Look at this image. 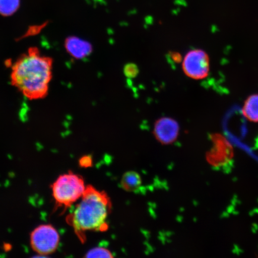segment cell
<instances>
[{"label":"cell","instance_id":"cell-1","mask_svg":"<svg viewBox=\"0 0 258 258\" xmlns=\"http://www.w3.org/2000/svg\"><path fill=\"white\" fill-rule=\"evenodd\" d=\"M53 63L52 58L42 54L39 48H29L12 66V85L31 101L44 98L52 79Z\"/></svg>","mask_w":258,"mask_h":258},{"label":"cell","instance_id":"cell-2","mask_svg":"<svg viewBox=\"0 0 258 258\" xmlns=\"http://www.w3.org/2000/svg\"><path fill=\"white\" fill-rule=\"evenodd\" d=\"M111 208L107 194L93 186H87L76 209L68 216V224L72 226L80 241L84 242L88 232L108 230L107 220Z\"/></svg>","mask_w":258,"mask_h":258},{"label":"cell","instance_id":"cell-3","mask_svg":"<svg viewBox=\"0 0 258 258\" xmlns=\"http://www.w3.org/2000/svg\"><path fill=\"white\" fill-rule=\"evenodd\" d=\"M86 186L83 177L73 172L60 175L51 186L56 208H70L82 198Z\"/></svg>","mask_w":258,"mask_h":258},{"label":"cell","instance_id":"cell-4","mask_svg":"<svg viewBox=\"0 0 258 258\" xmlns=\"http://www.w3.org/2000/svg\"><path fill=\"white\" fill-rule=\"evenodd\" d=\"M211 146L206 154V160L212 168L226 170L234 161V149L230 141L221 134H212Z\"/></svg>","mask_w":258,"mask_h":258},{"label":"cell","instance_id":"cell-5","mask_svg":"<svg viewBox=\"0 0 258 258\" xmlns=\"http://www.w3.org/2000/svg\"><path fill=\"white\" fill-rule=\"evenodd\" d=\"M182 69L186 77L195 80L207 79L211 72L209 54L201 48H194L182 58Z\"/></svg>","mask_w":258,"mask_h":258},{"label":"cell","instance_id":"cell-6","mask_svg":"<svg viewBox=\"0 0 258 258\" xmlns=\"http://www.w3.org/2000/svg\"><path fill=\"white\" fill-rule=\"evenodd\" d=\"M60 235L56 229L50 224H43L35 228L30 235L32 249L41 255H48L59 246Z\"/></svg>","mask_w":258,"mask_h":258},{"label":"cell","instance_id":"cell-7","mask_svg":"<svg viewBox=\"0 0 258 258\" xmlns=\"http://www.w3.org/2000/svg\"><path fill=\"white\" fill-rule=\"evenodd\" d=\"M178 122L172 118L163 117L155 122L153 134L156 140L163 145L172 144L179 137Z\"/></svg>","mask_w":258,"mask_h":258},{"label":"cell","instance_id":"cell-8","mask_svg":"<svg viewBox=\"0 0 258 258\" xmlns=\"http://www.w3.org/2000/svg\"><path fill=\"white\" fill-rule=\"evenodd\" d=\"M64 47L71 56L77 59L88 57L93 49L92 44L89 42L77 37L67 38L64 41Z\"/></svg>","mask_w":258,"mask_h":258},{"label":"cell","instance_id":"cell-9","mask_svg":"<svg viewBox=\"0 0 258 258\" xmlns=\"http://www.w3.org/2000/svg\"><path fill=\"white\" fill-rule=\"evenodd\" d=\"M241 113L248 121L258 124V93H254L245 99Z\"/></svg>","mask_w":258,"mask_h":258},{"label":"cell","instance_id":"cell-10","mask_svg":"<svg viewBox=\"0 0 258 258\" xmlns=\"http://www.w3.org/2000/svg\"><path fill=\"white\" fill-rule=\"evenodd\" d=\"M142 182L143 181L140 174L135 171H129L122 175L120 185L125 191L135 192L140 188Z\"/></svg>","mask_w":258,"mask_h":258},{"label":"cell","instance_id":"cell-11","mask_svg":"<svg viewBox=\"0 0 258 258\" xmlns=\"http://www.w3.org/2000/svg\"><path fill=\"white\" fill-rule=\"evenodd\" d=\"M21 0H0V15L12 16L20 7Z\"/></svg>","mask_w":258,"mask_h":258},{"label":"cell","instance_id":"cell-12","mask_svg":"<svg viewBox=\"0 0 258 258\" xmlns=\"http://www.w3.org/2000/svg\"><path fill=\"white\" fill-rule=\"evenodd\" d=\"M86 257H113L111 251L104 247H98L90 249L85 255Z\"/></svg>","mask_w":258,"mask_h":258},{"label":"cell","instance_id":"cell-13","mask_svg":"<svg viewBox=\"0 0 258 258\" xmlns=\"http://www.w3.org/2000/svg\"><path fill=\"white\" fill-rule=\"evenodd\" d=\"M124 74L125 77L129 79H134L139 74V69L137 64L134 63H128L124 68Z\"/></svg>","mask_w":258,"mask_h":258},{"label":"cell","instance_id":"cell-14","mask_svg":"<svg viewBox=\"0 0 258 258\" xmlns=\"http://www.w3.org/2000/svg\"><path fill=\"white\" fill-rule=\"evenodd\" d=\"M80 166L82 167H90L92 166L93 160L91 156H83L79 160Z\"/></svg>","mask_w":258,"mask_h":258},{"label":"cell","instance_id":"cell-15","mask_svg":"<svg viewBox=\"0 0 258 258\" xmlns=\"http://www.w3.org/2000/svg\"><path fill=\"white\" fill-rule=\"evenodd\" d=\"M170 57L173 62H175V63L182 62V57L179 53L173 52L170 54Z\"/></svg>","mask_w":258,"mask_h":258}]
</instances>
